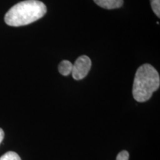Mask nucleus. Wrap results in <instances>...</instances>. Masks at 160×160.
<instances>
[{
    "instance_id": "f257e3e1",
    "label": "nucleus",
    "mask_w": 160,
    "mask_h": 160,
    "mask_svg": "<svg viewBox=\"0 0 160 160\" xmlns=\"http://www.w3.org/2000/svg\"><path fill=\"white\" fill-rule=\"evenodd\" d=\"M47 12L45 4L39 0H25L13 5L5 16L7 25L19 27L29 25L43 17Z\"/></svg>"
},
{
    "instance_id": "f03ea898",
    "label": "nucleus",
    "mask_w": 160,
    "mask_h": 160,
    "mask_svg": "<svg viewBox=\"0 0 160 160\" xmlns=\"http://www.w3.org/2000/svg\"><path fill=\"white\" fill-rule=\"evenodd\" d=\"M159 73L150 64L141 65L136 72L133 84V97L139 102H145L151 99L153 93L159 89Z\"/></svg>"
},
{
    "instance_id": "7ed1b4c3",
    "label": "nucleus",
    "mask_w": 160,
    "mask_h": 160,
    "mask_svg": "<svg viewBox=\"0 0 160 160\" xmlns=\"http://www.w3.org/2000/svg\"><path fill=\"white\" fill-rule=\"evenodd\" d=\"M91 68V60L87 56H81L73 65L71 74L75 80H81L88 75Z\"/></svg>"
},
{
    "instance_id": "20e7f679",
    "label": "nucleus",
    "mask_w": 160,
    "mask_h": 160,
    "mask_svg": "<svg viewBox=\"0 0 160 160\" xmlns=\"http://www.w3.org/2000/svg\"><path fill=\"white\" fill-rule=\"evenodd\" d=\"M99 7L105 9L112 10L121 8L123 5V0H93Z\"/></svg>"
},
{
    "instance_id": "39448f33",
    "label": "nucleus",
    "mask_w": 160,
    "mask_h": 160,
    "mask_svg": "<svg viewBox=\"0 0 160 160\" xmlns=\"http://www.w3.org/2000/svg\"><path fill=\"white\" fill-rule=\"evenodd\" d=\"M58 68H59V72L62 75L67 77V76L71 74L73 64L68 60H63L59 63Z\"/></svg>"
},
{
    "instance_id": "423d86ee",
    "label": "nucleus",
    "mask_w": 160,
    "mask_h": 160,
    "mask_svg": "<svg viewBox=\"0 0 160 160\" xmlns=\"http://www.w3.org/2000/svg\"><path fill=\"white\" fill-rule=\"evenodd\" d=\"M0 160H22L16 152L8 151L0 157Z\"/></svg>"
},
{
    "instance_id": "0eeeda50",
    "label": "nucleus",
    "mask_w": 160,
    "mask_h": 160,
    "mask_svg": "<svg viewBox=\"0 0 160 160\" xmlns=\"http://www.w3.org/2000/svg\"><path fill=\"white\" fill-rule=\"evenodd\" d=\"M152 10L158 17H160V0H151Z\"/></svg>"
},
{
    "instance_id": "6e6552de",
    "label": "nucleus",
    "mask_w": 160,
    "mask_h": 160,
    "mask_svg": "<svg viewBox=\"0 0 160 160\" xmlns=\"http://www.w3.org/2000/svg\"><path fill=\"white\" fill-rule=\"evenodd\" d=\"M129 153L127 151H122L118 153L116 160H128Z\"/></svg>"
},
{
    "instance_id": "1a4fd4ad",
    "label": "nucleus",
    "mask_w": 160,
    "mask_h": 160,
    "mask_svg": "<svg viewBox=\"0 0 160 160\" xmlns=\"http://www.w3.org/2000/svg\"><path fill=\"white\" fill-rule=\"evenodd\" d=\"M4 137H5V133H4L2 129L0 128V144H1L2 142L3 141Z\"/></svg>"
}]
</instances>
